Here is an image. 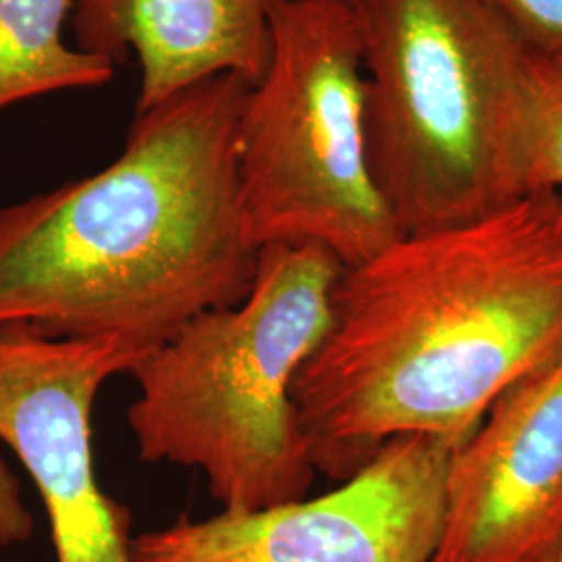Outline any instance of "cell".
Here are the masks:
<instances>
[{
    "mask_svg": "<svg viewBox=\"0 0 562 562\" xmlns=\"http://www.w3.org/2000/svg\"><path fill=\"white\" fill-rule=\"evenodd\" d=\"M367 153L402 236L522 199L536 53L487 0H355Z\"/></svg>",
    "mask_w": 562,
    "mask_h": 562,
    "instance_id": "cell-4",
    "label": "cell"
},
{
    "mask_svg": "<svg viewBox=\"0 0 562 562\" xmlns=\"http://www.w3.org/2000/svg\"><path fill=\"white\" fill-rule=\"evenodd\" d=\"M522 196L562 194V55L533 57L531 120L522 146Z\"/></svg>",
    "mask_w": 562,
    "mask_h": 562,
    "instance_id": "cell-11",
    "label": "cell"
},
{
    "mask_svg": "<svg viewBox=\"0 0 562 562\" xmlns=\"http://www.w3.org/2000/svg\"><path fill=\"white\" fill-rule=\"evenodd\" d=\"M562 355V194L406 234L344 267L292 401L315 471L346 482L398 436L464 442Z\"/></svg>",
    "mask_w": 562,
    "mask_h": 562,
    "instance_id": "cell-1",
    "label": "cell"
},
{
    "mask_svg": "<svg viewBox=\"0 0 562 562\" xmlns=\"http://www.w3.org/2000/svg\"><path fill=\"white\" fill-rule=\"evenodd\" d=\"M280 0H76L69 25L78 48L113 65L136 55V113L217 76L261 80L269 18Z\"/></svg>",
    "mask_w": 562,
    "mask_h": 562,
    "instance_id": "cell-9",
    "label": "cell"
},
{
    "mask_svg": "<svg viewBox=\"0 0 562 562\" xmlns=\"http://www.w3.org/2000/svg\"><path fill=\"white\" fill-rule=\"evenodd\" d=\"M144 357L121 341L0 327V442L41 494L57 562H134L132 515L97 477L92 411L102 383Z\"/></svg>",
    "mask_w": 562,
    "mask_h": 562,
    "instance_id": "cell-7",
    "label": "cell"
},
{
    "mask_svg": "<svg viewBox=\"0 0 562 562\" xmlns=\"http://www.w3.org/2000/svg\"><path fill=\"white\" fill-rule=\"evenodd\" d=\"M76 0H0V111L113 80L111 60L65 42Z\"/></svg>",
    "mask_w": 562,
    "mask_h": 562,
    "instance_id": "cell-10",
    "label": "cell"
},
{
    "mask_svg": "<svg viewBox=\"0 0 562 562\" xmlns=\"http://www.w3.org/2000/svg\"><path fill=\"white\" fill-rule=\"evenodd\" d=\"M538 55H562V0H487Z\"/></svg>",
    "mask_w": 562,
    "mask_h": 562,
    "instance_id": "cell-12",
    "label": "cell"
},
{
    "mask_svg": "<svg viewBox=\"0 0 562 562\" xmlns=\"http://www.w3.org/2000/svg\"><path fill=\"white\" fill-rule=\"evenodd\" d=\"M250 83L201 81L136 113L104 169L0 206V327L150 355L248 294L238 117Z\"/></svg>",
    "mask_w": 562,
    "mask_h": 562,
    "instance_id": "cell-2",
    "label": "cell"
},
{
    "mask_svg": "<svg viewBox=\"0 0 562 562\" xmlns=\"http://www.w3.org/2000/svg\"><path fill=\"white\" fill-rule=\"evenodd\" d=\"M546 562H562V542L559 543V548L546 559Z\"/></svg>",
    "mask_w": 562,
    "mask_h": 562,
    "instance_id": "cell-14",
    "label": "cell"
},
{
    "mask_svg": "<svg viewBox=\"0 0 562 562\" xmlns=\"http://www.w3.org/2000/svg\"><path fill=\"white\" fill-rule=\"evenodd\" d=\"M341 269L315 244L262 246L244 301L202 313L146 355L127 408L140 461L201 469L223 510L306 498L317 471L292 383L322 341Z\"/></svg>",
    "mask_w": 562,
    "mask_h": 562,
    "instance_id": "cell-3",
    "label": "cell"
},
{
    "mask_svg": "<svg viewBox=\"0 0 562 562\" xmlns=\"http://www.w3.org/2000/svg\"><path fill=\"white\" fill-rule=\"evenodd\" d=\"M462 442L398 436L323 496L222 510L132 538L134 562H429Z\"/></svg>",
    "mask_w": 562,
    "mask_h": 562,
    "instance_id": "cell-6",
    "label": "cell"
},
{
    "mask_svg": "<svg viewBox=\"0 0 562 562\" xmlns=\"http://www.w3.org/2000/svg\"><path fill=\"white\" fill-rule=\"evenodd\" d=\"M34 536V517L23 503L18 475L0 457V548L27 542Z\"/></svg>",
    "mask_w": 562,
    "mask_h": 562,
    "instance_id": "cell-13",
    "label": "cell"
},
{
    "mask_svg": "<svg viewBox=\"0 0 562 562\" xmlns=\"http://www.w3.org/2000/svg\"><path fill=\"white\" fill-rule=\"evenodd\" d=\"M562 542V355L504 392L457 450L429 562H546Z\"/></svg>",
    "mask_w": 562,
    "mask_h": 562,
    "instance_id": "cell-8",
    "label": "cell"
},
{
    "mask_svg": "<svg viewBox=\"0 0 562 562\" xmlns=\"http://www.w3.org/2000/svg\"><path fill=\"white\" fill-rule=\"evenodd\" d=\"M238 117V183L257 248L315 244L344 267L401 238L371 176L355 0H280Z\"/></svg>",
    "mask_w": 562,
    "mask_h": 562,
    "instance_id": "cell-5",
    "label": "cell"
}]
</instances>
